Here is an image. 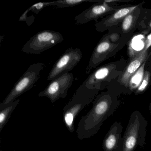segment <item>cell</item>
Wrapping results in <instances>:
<instances>
[{"label":"cell","instance_id":"cell-9","mask_svg":"<svg viewBox=\"0 0 151 151\" xmlns=\"http://www.w3.org/2000/svg\"><path fill=\"white\" fill-rule=\"evenodd\" d=\"M83 56L79 48L67 49L55 63L47 77V80L52 81L65 72L72 71L79 63Z\"/></svg>","mask_w":151,"mask_h":151},{"label":"cell","instance_id":"cell-5","mask_svg":"<svg viewBox=\"0 0 151 151\" xmlns=\"http://www.w3.org/2000/svg\"><path fill=\"white\" fill-rule=\"evenodd\" d=\"M45 67V64L43 63L31 65L15 84L6 99L0 103V109L14 102L18 97L35 86V84L40 78V72Z\"/></svg>","mask_w":151,"mask_h":151},{"label":"cell","instance_id":"cell-21","mask_svg":"<svg viewBox=\"0 0 151 151\" xmlns=\"http://www.w3.org/2000/svg\"><path fill=\"white\" fill-rule=\"evenodd\" d=\"M52 2H40L36 3L28 9L24 13L28 14L29 11L34 12L36 14H38L40 12L47 7L52 6Z\"/></svg>","mask_w":151,"mask_h":151},{"label":"cell","instance_id":"cell-6","mask_svg":"<svg viewBox=\"0 0 151 151\" xmlns=\"http://www.w3.org/2000/svg\"><path fill=\"white\" fill-rule=\"evenodd\" d=\"M63 40L62 35L54 31L43 30L37 32L28 40L22 49L27 54H40Z\"/></svg>","mask_w":151,"mask_h":151},{"label":"cell","instance_id":"cell-12","mask_svg":"<svg viewBox=\"0 0 151 151\" xmlns=\"http://www.w3.org/2000/svg\"><path fill=\"white\" fill-rule=\"evenodd\" d=\"M149 50H142L132 57L127 63L122 74L118 77L117 82L124 88H128L129 81L134 73L141 67L149 54Z\"/></svg>","mask_w":151,"mask_h":151},{"label":"cell","instance_id":"cell-13","mask_svg":"<svg viewBox=\"0 0 151 151\" xmlns=\"http://www.w3.org/2000/svg\"><path fill=\"white\" fill-rule=\"evenodd\" d=\"M145 2L140 3L138 7L124 18L118 26L123 36L126 38L129 39L132 37L134 32L137 29L138 24L142 10L143 5Z\"/></svg>","mask_w":151,"mask_h":151},{"label":"cell","instance_id":"cell-14","mask_svg":"<svg viewBox=\"0 0 151 151\" xmlns=\"http://www.w3.org/2000/svg\"><path fill=\"white\" fill-rule=\"evenodd\" d=\"M123 126L121 122H115L111 125L102 142L104 151H116L122 140Z\"/></svg>","mask_w":151,"mask_h":151},{"label":"cell","instance_id":"cell-2","mask_svg":"<svg viewBox=\"0 0 151 151\" xmlns=\"http://www.w3.org/2000/svg\"><path fill=\"white\" fill-rule=\"evenodd\" d=\"M147 124V121L139 111L132 112L116 151H134L138 146L144 149Z\"/></svg>","mask_w":151,"mask_h":151},{"label":"cell","instance_id":"cell-3","mask_svg":"<svg viewBox=\"0 0 151 151\" xmlns=\"http://www.w3.org/2000/svg\"><path fill=\"white\" fill-rule=\"evenodd\" d=\"M99 91L87 88L84 82L77 89L72 98L63 109V122L71 133L75 130L74 122L80 112L94 100Z\"/></svg>","mask_w":151,"mask_h":151},{"label":"cell","instance_id":"cell-22","mask_svg":"<svg viewBox=\"0 0 151 151\" xmlns=\"http://www.w3.org/2000/svg\"><path fill=\"white\" fill-rule=\"evenodd\" d=\"M151 46V32L147 35L145 39L144 47L142 50L145 51L149 50V48Z\"/></svg>","mask_w":151,"mask_h":151},{"label":"cell","instance_id":"cell-1","mask_svg":"<svg viewBox=\"0 0 151 151\" xmlns=\"http://www.w3.org/2000/svg\"><path fill=\"white\" fill-rule=\"evenodd\" d=\"M121 90L108 88L98 95L93 102L91 109L79 121L76 130L78 139H89L98 132L105 120L111 116L121 104L117 97Z\"/></svg>","mask_w":151,"mask_h":151},{"label":"cell","instance_id":"cell-11","mask_svg":"<svg viewBox=\"0 0 151 151\" xmlns=\"http://www.w3.org/2000/svg\"><path fill=\"white\" fill-rule=\"evenodd\" d=\"M128 5L122 6L112 14L102 18L94 24L96 30L102 32L118 27L124 18L140 5Z\"/></svg>","mask_w":151,"mask_h":151},{"label":"cell","instance_id":"cell-8","mask_svg":"<svg viewBox=\"0 0 151 151\" xmlns=\"http://www.w3.org/2000/svg\"><path fill=\"white\" fill-rule=\"evenodd\" d=\"M126 44H113L103 36L93 52L86 73L90 74L93 68H95L101 63L114 55Z\"/></svg>","mask_w":151,"mask_h":151},{"label":"cell","instance_id":"cell-16","mask_svg":"<svg viewBox=\"0 0 151 151\" xmlns=\"http://www.w3.org/2000/svg\"><path fill=\"white\" fill-rule=\"evenodd\" d=\"M137 29L145 35L151 32V9L142 10L138 24Z\"/></svg>","mask_w":151,"mask_h":151},{"label":"cell","instance_id":"cell-19","mask_svg":"<svg viewBox=\"0 0 151 151\" xmlns=\"http://www.w3.org/2000/svg\"><path fill=\"white\" fill-rule=\"evenodd\" d=\"M96 2L99 3L100 1L92 0H60L55 1H52V6L58 8L70 7L80 5L84 2Z\"/></svg>","mask_w":151,"mask_h":151},{"label":"cell","instance_id":"cell-15","mask_svg":"<svg viewBox=\"0 0 151 151\" xmlns=\"http://www.w3.org/2000/svg\"><path fill=\"white\" fill-rule=\"evenodd\" d=\"M151 55V54L149 53L146 60L145 61L141 67L134 73V75L130 79L129 84H128V88H127L128 89V93H134V92L136 91L137 88L139 87V85L141 83L144 77L147 62V61L148 58Z\"/></svg>","mask_w":151,"mask_h":151},{"label":"cell","instance_id":"cell-23","mask_svg":"<svg viewBox=\"0 0 151 151\" xmlns=\"http://www.w3.org/2000/svg\"><path fill=\"white\" fill-rule=\"evenodd\" d=\"M149 110H150V113H151V102H150V104H149Z\"/></svg>","mask_w":151,"mask_h":151},{"label":"cell","instance_id":"cell-18","mask_svg":"<svg viewBox=\"0 0 151 151\" xmlns=\"http://www.w3.org/2000/svg\"><path fill=\"white\" fill-rule=\"evenodd\" d=\"M103 36L109 42L114 44L127 43L129 40V39L126 38L123 36L118 26L109 31Z\"/></svg>","mask_w":151,"mask_h":151},{"label":"cell","instance_id":"cell-10","mask_svg":"<svg viewBox=\"0 0 151 151\" xmlns=\"http://www.w3.org/2000/svg\"><path fill=\"white\" fill-rule=\"evenodd\" d=\"M121 6L116 4H109L102 1L101 2L93 5L81 14L76 16L74 20L77 25L85 24L93 20L97 22L98 19L104 18Z\"/></svg>","mask_w":151,"mask_h":151},{"label":"cell","instance_id":"cell-4","mask_svg":"<svg viewBox=\"0 0 151 151\" xmlns=\"http://www.w3.org/2000/svg\"><path fill=\"white\" fill-rule=\"evenodd\" d=\"M127 61L124 59L113 62L97 68L84 81L87 88L102 91L105 89L107 83L118 78L127 65Z\"/></svg>","mask_w":151,"mask_h":151},{"label":"cell","instance_id":"cell-20","mask_svg":"<svg viewBox=\"0 0 151 151\" xmlns=\"http://www.w3.org/2000/svg\"><path fill=\"white\" fill-rule=\"evenodd\" d=\"M151 78V72L149 70L145 69L143 80L139 87L134 92V94L136 95H139V94H141L144 93L147 90L149 85H150Z\"/></svg>","mask_w":151,"mask_h":151},{"label":"cell","instance_id":"cell-7","mask_svg":"<svg viewBox=\"0 0 151 151\" xmlns=\"http://www.w3.org/2000/svg\"><path fill=\"white\" fill-rule=\"evenodd\" d=\"M74 76L69 72H65L51 81L46 88L39 93V97L48 98L54 103L60 98H65L74 82Z\"/></svg>","mask_w":151,"mask_h":151},{"label":"cell","instance_id":"cell-24","mask_svg":"<svg viewBox=\"0 0 151 151\" xmlns=\"http://www.w3.org/2000/svg\"><path fill=\"white\" fill-rule=\"evenodd\" d=\"M150 85H151V82H150Z\"/></svg>","mask_w":151,"mask_h":151},{"label":"cell","instance_id":"cell-17","mask_svg":"<svg viewBox=\"0 0 151 151\" xmlns=\"http://www.w3.org/2000/svg\"><path fill=\"white\" fill-rule=\"evenodd\" d=\"M20 101V99L16 100L0 109V131H2L7 123L12 113L19 104Z\"/></svg>","mask_w":151,"mask_h":151}]
</instances>
